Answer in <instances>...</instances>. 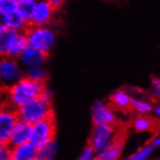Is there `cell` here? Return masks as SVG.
I'll return each instance as SVG.
<instances>
[{
	"mask_svg": "<svg viewBox=\"0 0 160 160\" xmlns=\"http://www.w3.org/2000/svg\"><path fill=\"white\" fill-rule=\"evenodd\" d=\"M45 84L22 77L12 86L3 89L4 103L9 107L18 110L26 103L39 98Z\"/></svg>",
	"mask_w": 160,
	"mask_h": 160,
	"instance_id": "obj_1",
	"label": "cell"
},
{
	"mask_svg": "<svg viewBox=\"0 0 160 160\" xmlns=\"http://www.w3.org/2000/svg\"><path fill=\"white\" fill-rule=\"evenodd\" d=\"M28 47L49 55L56 43V33L53 29L47 26L30 25L24 32Z\"/></svg>",
	"mask_w": 160,
	"mask_h": 160,
	"instance_id": "obj_2",
	"label": "cell"
},
{
	"mask_svg": "<svg viewBox=\"0 0 160 160\" xmlns=\"http://www.w3.org/2000/svg\"><path fill=\"white\" fill-rule=\"evenodd\" d=\"M16 111L18 119L30 125L46 118H54L52 106L46 104L39 98L26 103Z\"/></svg>",
	"mask_w": 160,
	"mask_h": 160,
	"instance_id": "obj_3",
	"label": "cell"
},
{
	"mask_svg": "<svg viewBox=\"0 0 160 160\" xmlns=\"http://www.w3.org/2000/svg\"><path fill=\"white\" fill-rule=\"evenodd\" d=\"M121 132L122 130L119 128V125H93L90 137L88 139V145L96 152H98V150L110 145Z\"/></svg>",
	"mask_w": 160,
	"mask_h": 160,
	"instance_id": "obj_4",
	"label": "cell"
},
{
	"mask_svg": "<svg viewBox=\"0 0 160 160\" xmlns=\"http://www.w3.org/2000/svg\"><path fill=\"white\" fill-rule=\"evenodd\" d=\"M55 133L56 124L54 118L43 119L32 125L29 142L36 148H39L55 140Z\"/></svg>",
	"mask_w": 160,
	"mask_h": 160,
	"instance_id": "obj_5",
	"label": "cell"
},
{
	"mask_svg": "<svg viewBox=\"0 0 160 160\" xmlns=\"http://www.w3.org/2000/svg\"><path fill=\"white\" fill-rule=\"evenodd\" d=\"M23 77V69L18 59L3 56L0 58V88L5 89Z\"/></svg>",
	"mask_w": 160,
	"mask_h": 160,
	"instance_id": "obj_6",
	"label": "cell"
},
{
	"mask_svg": "<svg viewBox=\"0 0 160 160\" xmlns=\"http://www.w3.org/2000/svg\"><path fill=\"white\" fill-rule=\"evenodd\" d=\"M91 120L93 125L108 124V125H119L117 112L112 109L108 103L96 100L91 107Z\"/></svg>",
	"mask_w": 160,
	"mask_h": 160,
	"instance_id": "obj_7",
	"label": "cell"
},
{
	"mask_svg": "<svg viewBox=\"0 0 160 160\" xmlns=\"http://www.w3.org/2000/svg\"><path fill=\"white\" fill-rule=\"evenodd\" d=\"M18 120L17 111L3 103L0 106V144L8 145L12 131Z\"/></svg>",
	"mask_w": 160,
	"mask_h": 160,
	"instance_id": "obj_8",
	"label": "cell"
},
{
	"mask_svg": "<svg viewBox=\"0 0 160 160\" xmlns=\"http://www.w3.org/2000/svg\"><path fill=\"white\" fill-rule=\"evenodd\" d=\"M125 143V136L123 132H121L110 145L96 152L95 158L97 160H120L123 153Z\"/></svg>",
	"mask_w": 160,
	"mask_h": 160,
	"instance_id": "obj_9",
	"label": "cell"
},
{
	"mask_svg": "<svg viewBox=\"0 0 160 160\" xmlns=\"http://www.w3.org/2000/svg\"><path fill=\"white\" fill-rule=\"evenodd\" d=\"M53 14L54 10L47 0L36 1L35 9L29 23L32 26H47L52 22Z\"/></svg>",
	"mask_w": 160,
	"mask_h": 160,
	"instance_id": "obj_10",
	"label": "cell"
},
{
	"mask_svg": "<svg viewBox=\"0 0 160 160\" xmlns=\"http://www.w3.org/2000/svg\"><path fill=\"white\" fill-rule=\"evenodd\" d=\"M133 97V94L128 89L118 88L112 93L108 104L116 112H128Z\"/></svg>",
	"mask_w": 160,
	"mask_h": 160,
	"instance_id": "obj_11",
	"label": "cell"
},
{
	"mask_svg": "<svg viewBox=\"0 0 160 160\" xmlns=\"http://www.w3.org/2000/svg\"><path fill=\"white\" fill-rule=\"evenodd\" d=\"M31 127L32 125L18 119L12 131L8 145L10 147H16L29 143L31 136Z\"/></svg>",
	"mask_w": 160,
	"mask_h": 160,
	"instance_id": "obj_12",
	"label": "cell"
},
{
	"mask_svg": "<svg viewBox=\"0 0 160 160\" xmlns=\"http://www.w3.org/2000/svg\"><path fill=\"white\" fill-rule=\"evenodd\" d=\"M47 58H48V55L27 46L24 51L21 53V55L18 56V61L20 62L22 67L26 68L35 66V65H44Z\"/></svg>",
	"mask_w": 160,
	"mask_h": 160,
	"instance_id": "obj_13",
	"label": "cell"
},
{
	"mask_svg": "<svg viewBox=\"0 0 160 160\" xmlns=\"http://www.w3.org/2000/svg\"><path fill=\"white\" fill-rule=\"evenodd\" d=\"M27 45V40L24 32H14L8 42L6 55L8 58L18 59L21 53L24 51Z\"/></svg>",
	"mask_w": 160,
	"mask_h": 160,
	"instance_id": "obj_14",
	"label": "cell"
},
{
	"mask_svg": "<svg viewBox=\"0 0 160 160\" xmlns=\"http://www.w3.org/2000/svg\"><path fill=\"white\" fill-rule=\"evenodd\" d=\"M158 121L152 116H135L131 120V127L137 133L156 132Z\"/></svg>",
	"mask_w": 160,
	"mask_h": 160,
	"instance_id": "obj_15",
	"label": "cell"
},
{
	"mask_svg": "<svg viewBox=\"0 0 160 160\" xmlns=\"http://www.w3.org/2000/svg\"><path fill=\"white\" fill-rule=\"evenodd\" d=\"M37 148L29 142L11 147V160H35Z\"/></svg>",
	"mask_w": 160,
	"mask_h": 160,
	"instance_id": "obj_16",
	"label": "cell"
},
{
	"mask_svg": "<svg viewBox=\"0 0 160 160\" xmlns=\"http://www.w3.org/2000/svg\"><path fill=\"white\" fill-rule=\"evenodd\" d=\"M153 101L149 98L133 97L130 105V112H134L136 116H150L154 105Z\"/></svg>",
	"mask_w": 160,
	"mask_h": 160,
	"instance_id": "obj_17",
	"label": "cell"
},
{
	"mask_svg": "<svg viewBox=\"0 0 160 160\" xmlns=\"http://www.w3.org/2000/svg\"><path fill=\"white\" fill-rule=\"evenodd\" d=\"M7 23L8 28L15 32H25L27 28L30 26L28 21L18 12V10L10 15L7 16Z\"/></svg>",
	"mask_w": 160,
	"mask_h": 160,
	"instance_id": "obj_18",
	"label": "cell"
},
{
	"mask_svg": "<svg viewBox=\"0 0 160 160\" xmlns=\"http://www.w3.org/2000/svg\"><path fill=\"white\" fill-rule=\"evenodd\" d=\"M23 77L33 82L46 83L48 80V72L44 65H35V66L26 67L23 70Z\"/></svg>",
	"mask_w": 160,
	"mask_h": 160,
	"instance_id": "obj_19",
	"label": "cell"
},
{
	"mask_svg": "<svg viewBox=\"0 0 160 160\" xmlns=\"http://www.w3.org/2000/svg\"><path fill=\"white\" fill-rule=\"evenodd\" d=\"M58 152V146L55 140L48 143L47 145L37 148L36 159L37 160H54Z\"/></svg>",
	"mask_w": 160,
	"mask_h": 160,
	"instance_id": "obj_20",
	"label": "cell"
},
{
	"mask_svg": "<svg viewBox=\"0 0 160 160\" xmlns=\"http://www.w3.org/2000/svg\"><path fill=\"white\" fill-rule=\"evenodd\" d=\"M155 152V148L148 143L138 148L134 152L129 154L125 160H150Z\"/></svg>",
	"mask_w": 160,
	"mask_h": 160,
	"instance_id": "obj_21",
	"label": "cell"
},
{
	"mask_svg": "<svg viewBox=\"0 0 160 160\" xmlns=\"http://www.w3.org/2000/svg\"><path fill=\"white\" fill-rule=\"evenodd\" d=\"M35 5H36V0H29V1L18 4V12L20 13L26 21L30 22L33 12H34V9H35Z\"/></svg>",
	"mask_w": 160,
	"mask_h": 160,
	"instance_id": "obj_22",
	"label": "cell"
},
{
	"mask_svg": "<svg viewBox=\"0 0 160 160\" xmlns=\"http://www.w3.org/2000/svg\"><path fill=\"white\" fill-rule=\"evenodd\" d=\"M14 32L15 31L9 29V28L0 30V58L6 55L8 42H9V40H10L11 36L13 35Z\"/></svg>",
	"mask_w": 160,
	"mask_h": 160,
	"instance_id": "obj_23",
	"label": "cell"
},
{
	"mask_svg": "<svg viewBox=\"0 0 160 160\" xmlns=\"http://www.w3.org/2000/svg\"><path fill=\"white\" fill-rule=\"evenodd\" d=\"M18 4L15 0H0V14L8 16L18 10Z\"/></svg>",
	"mask_w": 160,
	"mask_h": 160,
	"instance_id": "obj_24",
	"label": "cell"
},
{
	"mask_svg": "<svg viewBox=\"0 0 160 160\" xmlns=\"http://www.w3.org/2000/svg\"><path fill=\"white\" fill-rule=\"evenodd\" d=\"M39 99L41 101H43L44 103H46V104L48 105H51L52 106V102H53V92L52 90L47 86V84H45L40 95H39Z\"/></svg>",
	"mask_w": 160,
	"mask_h": 160,
	"instance_id": "obj_25",
	"label": "cell"
},
{
	"mask_svg": "<svg viewBox=\"0 0 160 160\" xmlns=\"http://www.w3.org/2000/svg\"><path fill=\"white\" fill-rule=\"evenodd\" d=\"M96 157V150L92 148L89 145H88L86 148L82 149L80 156L77 160H93Z\"/></svg>",
	"mask_w": 160,
	"mask_h": 160,
	"instance_id": "obj_26",
	"label": "cell"
},
{
	"mask_svg": "<svg viewBox=\"0 0 160 160\" xmlns=\"http://www.w3.org/2000/svg\"><path fill=\"white\" fill-rule=\"evenodd\" d=\"M0 160H11V147L0 144Z\"/></svg>",
	"mask_w": 160,
	"mask_h": 160,
	"instance_id": "obj_27",
	"label": "cell"
},
{
	"mask_svg": "<svg viewBox=\"0 0 160 160\" xmlns=\"http://www.w3.org/2000/svg\"><path fill=\"white\" fill-rule=\"evenodd\" d=\"M47 1H48V3L51 5V7L53 9V10L56 11L63 6L65 0H47Z\"/></svg>",
	"mask_w": 160,
	"mask_h": 160,
	"instance_id": "obj_28",
	"label": "cell"
},
{
	"mask_svg": "<svg viewBox=\"0 0 160 160\" xmlns=\"http://www.w3.org/2000/svg\"><path fill=\"white\" fill-rule=\"evenodd\" d=\"M148 144L152 146V148H154L155 149L157 148H159V146H160V136H159V134L158 133H155L153 136H152V138L150 139V141L148 142Z\"/></svg>",
	"mask_w": 160,
	"mask_h": 160,
	"instance_id": "obj_29",
	"label": "cell"
},
{
	"mask_svg": "<svg viewBox=\"0 0 160 160\" xmlns=\"http://www.w3.org/2000/svg\"><path fill=\"white\" fill-rule=\"evenodd\" d=\"M152 118H154L155 119H158L159 117H160V105L158 104V103H154L153 105V108H152Z\"/></svg>",
	"mask_w": 160,
	"mask_h": 160,
	"instance_id": "obj_30",
	"label": "cell"
},
{
	"mask_svg": "<svg viewBox=\"0 0 160 160\" xmlns=\"http://www.w3.org/2000/svg\"><path fill=\"white\" fill-rule=\"evenodd\" d=\"M8 23H7V16L0 14V30L7 29Z\"/></svg>",
	"mask_w": 160,
	"mask_h": 160,
	"instance_id": "obj_31",
	"label": "cell"
},
{
	"mask_svg": "<svg viewBox=\"0 0 160 160\" xmlns=\"http://www.w3.org/2000/svg\"><path fill=\"white\" fill-rule=\"evenodd\" d=\"M150 88H160V79L157 76H153L150 81Z\"/></svg>",
	"mask_w": 160,
	"mask_h": 160,
	"instance_id": "obj_32",
	"label": "cell"
},
{
	"mask_svg": "<svg viewBox=\"0 0 160 160\" xmlns=\"http://www.w3.org/2000/svg\"><path fill=\"white\" fill-rule=\"evenodd\" d=\"M4 103V93H3V89L0 88V106Z\"/></svg>",
	"mask_w": 160,
	"mask_h": 160,
	"instance_id": "obj_33",
	"label": "cell"
},
{
	"mask_svg": "<svg viewBox=\"0 0 160 160\" xmlns=\"http://www.w3.org/2000/svg\"><path fill=\"white\" fill-rule=\"evenodd\" d=\"M15 1L18 3V4H22L23 2H26V1H29V0H15Z\"/></svg>",
	"mask_w": 160,
	"mask_h": 160,
	"instance_id": "obj_34",
	"label": "cell"
},
{
	"mask_svg": "<svg viewBox=\"0 0 160 160\" xmlns=\"http://www.w3.org/2000/svg\"><path fill=\"white\" fill-rule=\"evenodd\" d=\"M93 160H97V159H96V158H95V159H93Z\"/></svg>",
	"mask_w": 160,
	"mask_h": 160,
	"instance_id": "obj_35",
	"label": "cell"
},
{
	"mask_svg": "<svg viewBox=\"0 0 160 160\" xmlns=\"http://www.w3.org/2000/svg\"><path fill=\"white\" fill-rule=\"evenodd\" d=\"M36 1H39V0H36Z\"/></svg>",
	"mask_w": 160,
	"mask_h": 160,
	"instance_id": "obj_36",
	"label": "cell"
},
{
	"mask_svg": "<svg viewBox=\"0 0 160 160\" xmlns=\"http://www.w3.org/2000/svg\"><path fill=\"white\" fill-rule=\"evenodd\" d=\"M35 160H37V159H35Z\"/></svg>",
	"mask_w": 160,
	"mask_h": 160,
	"instance_id": "obj_37",
	"label": "cell"
}]
</instances>
